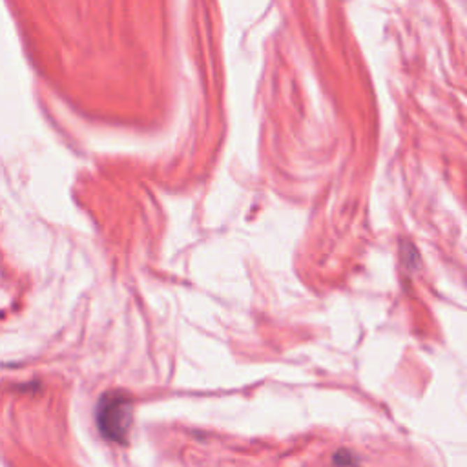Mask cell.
I'll return each instance as SVG.
<instances>
[{"label": "cell", "instance_id": "obj_1", "mask_svg": "<svg viewBox=\"0 0 467 467\" xmlns=\"http://www.w3.org/2000/svg\"><path fill=\"white\" fill-rule=\"evenodd\" d=\"M95 422L101 434L110 442L126 444L132 425V400L123 391L104 392L95 409Z\"/></svg>", "mask_w": 467, "mask_h": 467}]
</instances>
